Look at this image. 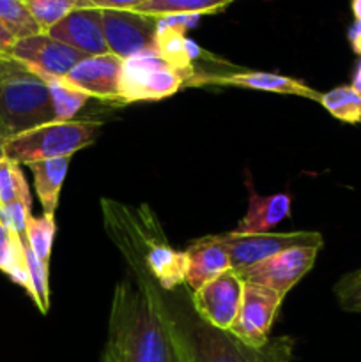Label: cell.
Wrapping results in <instances>:
<instances>
[{
  "label": "cell",
  "instance_id": "cell-10",
  "mask_svg": "<svg viewBox=\"0 0 361 362\" xmlns=\"http://www.w3.org/2000/svg\"><path fill=\"white\" fill-rule=\"evenodd\" d=\"M319 247H292L237 272L244 283L268 286L285 297L311 271Z\"/></svg>",
  "mask_w": 361,
  "mask_h": 362
},
{
  "label": "cell",
  "instance_id": "cell-14",
  "mask_svg": "<svg viewBox=\"0 0 361 362\" xmlns=\"http://www.w3.org/2000/svg\"><path fill=\"white\" fill-rule=\"evenodd\" d=\"M120 71H122V59L113 53L92 55L81 59L69 71L66 80L91 98L119 101Z\"/></svg>",
  "mask_w": 361,
  "mask_h": 362
},
{
  "label": "cell",
  "instance_id": "cell-38",
  "mask_svg": "<svg viewBox=\"0 0 361 362\" xmlns=\"http://www.w3.org/2000/svg\"><path fill=\"white\" fill-rule=\"evenodd\" d=\"M282 362H290V361H282Z\"/></svg>",
  "mask_w": 361,
  "mask_h": 362
},
{
  "label": "cell",
  "instance_id": "cell-7",
  "mask_svg": "<svg viewBox=\"0 0 361 362\" xmlns=\"http://www.w3.org/2000/svg\"><path fill=\"white\" fill-rule=\"evenodd\" d=\"M219 243L229 255L230 269L244 271L258 262L271 258L292 247H319L322 250L324 239L317 232H285L257 233V235H236L229 232L218 235Z\"/></svg>",
  "mask_w": 361,
  "mask_h": 362
},
{
  "label": "cell",
  "instance_id": "cell-2",
  "mask_svg": "<svg viewBox=\"0 0 361 362\" xmlns=\"http://www.w3.org/2000/svg\"><path fill=\"white\" fill-rule=\"evenodd\" d=\"M101 204L106 232L131 271L154 279L163 292H170L184 283V251L170 246L154 212L147 205L133 209L112 200H103Z\"/></svg>",
  "mask_w": 361,
  "mask_h": 362
},
{
  "label": "cell",
  "instance_id": "cell-8",
  "mask_svg": "<svg viewBox=\"0 0 361 362\" xmlns=\"http://www.w3.org/2000/svg\"><path fill=\"white\" fill-rule=\"evenodd\" d=\"M282 300L283 297L268 286L244 283L241 308L229 332L251 349H262L269 343V332Z\"/></svg>",
  "mask_w": 361,
  "mask_h": 362
},
{
  "label": "cell",
  "instance_id": "cell-4",
  "mask_svg": "<svg viewBox=\"0 0 361 362\" xmlns=\"http://www.w3.org/2000/svg\"><path fill=\"white\" fill-rule=\"evenodd\" d=\"M190 362H282L292 359V339L280 338L262 349L244 345L229 331H222L202 320L186 304L170 306Z\"/></svg>",
  "mask_w": 361,
  "mask_h": 362
},
{
  "label": "cell",
  "instance_id": "cell-1",
  "mask_svg": "<svg viewBox=\"0 0 361 362\" xmlns=\"http://www.w3.org/2000/svg\"><path fill=\"white\" fill-rule=\"evenodd\" d=\"M117 283L101 362H190L170 304L154 279Z\"/></svg>",
  "mask_w": 361,
  "mask_h": 362
},
{
  "label": "cell",
  "instance_id": "cell-17",
  "mask_svg": "<svg viewBox=\"0 0 361 362\" xmlns=\"http://www.w3.org/2000/svg\"><path fill=\"white\" fill-rule=\"evenodd\" d=\"M290 214V197L285 193L258 197L257 193H250V204L244 218L237 223L232 233L236 235H257V233H269L273 226L282 223Z\"/></svg>",
  "mask_w": 361,
  "mask_h": 362
},
{
  "label": "cell",
  "instance_id": "cell-25",
  "mask_svg": "<svg viewBox=\"0 0 361 362\" xmlns=\"http://www.w3.org/2000/svg\"><path fill=\"white\" fill-rule=\"evenodd\" d=\"M0 21L16 39L30 37L41 32L28 7L20 0H0Z\"/></svg>",
  "mask_w": 361,
  "mask_h": 362
},
{
  "label": "cell",
  "instance_id": "cell-19",
  "mask_svg": "<svg viewBox=\"0 0 361 362\" xmlns=\"http://www.w3.org/2000/svg\"><path fill=\"white\" fill-rule=\"evenodd\" d=\"M0 271L9 276L11 281L20 285L30 297H34L30 274H28L27 258H25L23 239L11 232L0 223Z\"/></svg>",
  "mask_w": 361,
  "mask_h": 362
},
{
  "label": "cell",
  "instance_id": "cell-27",
  "mask_svg": "<svg viewBox=\"0 0 361 362\" xmlns=\"http://www.w3.org/2000/svg\"><path fill=\"white\" fill-rule=\"evenodd\" d=\"M23 246H25V258H27V265H28V274H30L32 288H34V297H32V300H34L35 306L39 308V311H41L42 315H46L50 310L48 264L39 260L38 255L32 251V247L28 246V243L25 239H23Z\"/></svg>",
  "mask_w": 361,
  "mask_h": 362
},
{
  "label": "cell",
  "instance_id": "cell-6",
  "mask_svg": "<svg viewBox=\"0 0 361 362\" xmlns=\"http://www.w3.org/2000/svg\"><path fill=\"white\" fill-rule=\"evenodd\" d=\"M195 74L173 67L156 49L122 60L119 103L159 101L176 94Z\"/></svg>",
  "mask_w": 361,
  "mask_h": 362
},
{
  "label": "cell",
  "instance_id": "cell-13",
  "mask_svg": "<svg viewBox=\"0 0 361 362\" xmlns=\"http://www.w3.org/2000/svg\"><path fill=\"white\" fill-rule=\"evenodd\" d=\"M46 34L84 53L85 57L110 53L103 30V14L98 7H78L71 11Z\"/></svg>",
  "mask_w": 361,
  "mask_h": 362
},
{
  "label": "cell",
  "instance_id": "cell-11",
  "mask_svg": "<svg viewBox=\"0 0 361 362\" xmlns=\"http://www.w3.org/2000/svg\"><path fill=\"white\" fill-rule=\"evenodd\" d=\"M244 281L236 271L229 269L191 293V308L209 325L230 331L241 308Z\"/></svg>",
  "mask_w": 361,
  "mask_h": 362
},
{
  "label": "cell",
  "instance_id": "cell-3",
  "mask_svg": "<svg viewBox=\"0 0 361 362\" xmlns=\"http://www.w3.org/2000/svg\"><path fill=\"white\" fill-rule=\"evenodd\" d=\"M48 83L13 57L0 59V140L55 122Z\"/></svg>",
  "mask_w": 361,
  "mask_h": 362
},
{
  "label": "cell",
  "instance_id": "cell-20",
  "mask_svg": "<svg viewBox=\"0 0 361 362\" xmlns=\"http://www.w3.org/2000/svg\"><path fill=\"white\" fill-rule=\"evenodd\" d=\"M234 0H145L137 6L134 13L145 14L152 18L172 16V14H209L218 13L230 6Z\"/></svg>",
  "mask_w": 361,
  "mask_h": 362
},
{
  "label": "cell",
  "instance_id": "cell-36",
  "mask_svg": "<svg viewBox=\"0 0 361 362\" xmlns=\"http://www.w3.org/2000/svg\"><path fill=\"white\" fill-rule=\"evenodd\" d=\"M20 2H23L25 6H28V4H30V2H34V0H20Z\"/></svg>",
  "mask_w": 361,
  "mask_h": 362
},
{
  "label": "cell",
  "instance_id": "cell-15",
  "mask_svg": "<svg viewBox=\"0 0 361 362\" xmlns=\"http://www.w3.org/2000/svg\"><path fill=\"white\" fill-rule=\"evenodd\" d=\"M184 258H186L184 283L191 293L230 269L229 255L219 243L218 235L202 237L191 243L184 251Z\"/></svg>",
  "mask_w": 361,
  "mask_h": 362
},
{
  "label": "cell",
  "instance_id": "cell-9",
  "mask_svg": "<svg viewBox=\"0 0 361 362\" xmlns=\"http://www.w3.org/2000/svg\"><path fill=\"white\" fill-rule=\"evenodd\" d=\"M101 14L110 53L126 60L142 52L156 49L158 18L127 9H101Z\"/></svg>",
  "mask_w": 361,
  "mask_h": 362
},
{
  "label": "cell",
  "instance_id": "cell-12",
  "mask_svg": "<svg viewBox=\"0 0 361 362\" xmlns=\"http://www.w3.org/2000/svg\"><path fill=\"white\" fill-rule=\"evenodd\" d=\"M11 57L25 64L41 78H66L69 71L85 59L84 53L57 41L46 32L18 39L13 46Z\"/></svg>",
  "mask_w": 361,
  "mask_h": 362
},
{
  "label": "cell",
  "instance_id": "cell-18",
  "mask_svg": "<svg viewBox=\"0 0 361 362\" xmlns=\"http://www.w3.org/2000/svg\"><path fill=\"white\" fill-rule=\"evenodd\" d=\"M69 161L71 158H55L27 165L34 175L35 193H38L45 214H55Z\"/></svg>",
  "mask_w": 361,
  "mask_h": 362
},
{
  "label": "cell",
  "instance_id": "cell-22",
  "mask_svg": "<svg viewBox=\"0 0 361 362\" xmlns=\"http://www.w3.org/2000/svg\"><path fill=\"white\" fill-rule=\"evenodd\" d=\"M321 105L342 122H361V95L350 85H342L322 94Z\"/></svg>",
  "mask_w": 361,
  "mask_h": 362
},
{
  "label": "cell",
  "instance_id": "cell-28",
  "mask_svg": "<svg viewBox=\"0 0 361 362\" xmlns=\"http://www.w3.org/2000/svg\"><path fill=\"white\" fill-rule=\"evenodd\" d=\"M30 207L32 205L25 204V202H13L9 205H0V223L11 230V232L18 233L21 239H25L27 233V223L30 219Z\"/></svg>",
  "mask_w": 361,
  "mask_h": 362
},
{
  "label": "cell",
  "instance_id": "cell-5",
  "mask_svg": "<svg viewBox=\"0 0 361 362\" xmlns=\"http://www.w3.org/2000/svg\"><path fill=\"white\" fill-rule=\"evenodd\" d=\"M99 124L88 120L50 122L4 141V156L18 165L55 158H71L96 141Z\"/></svg>",
  "mask_w": 361,
  "mask_h": 362
},
{
  "label": "cell",
  "instance_id": "cell-32",
  "mask_svg": "<svg viewBox=\"0 0 361 362\" xmlns=\"http://www.w3.org/2000/svg\"><path fill=\"white\" fill-rule=\"evenodd\" d=\"M347 39L356 55H361V21H354L347 32Z\"/></svg>",
  "mask_w": 361,
  "mask_h": 362
},
{
  "label": "cell",
  "instance_id": "cell-35",
  "mask_svg": "<svg viewBox=\"0 0 361 362\" xmlns=\"http://www.w3.org/2000/svg\"><path fill=\"white\" fill-rule=\"evenodd\" d=\"M2 156H4V141L0 140V158H2Z\"/></svg>",
  "mask_w": 361,
  "mask_h": 362
},
{
  "label": "cell",
  "instance_id": "cell-21",
  "mask_svg": "<svg viewBox=\"0 0 361 362\" xmlns=\"http://www.w3.org/2000/svg\"><path fill=\"white\" fill-rule=\"evenodd\" d=\"M48 83L50 95H52L53 112L59 122H67L74 120V115L81 110V106L88 101L91 95L85 94L84 90L71 85L66 78H42Z\"/></svg>",
  "mask_w": 361,
  "mask_h": 362
},
{
  "label": "cell",
  "instance_id": "cell-23",
  "mask_svg": "<svg viewBox=\"0 0 361 362\" xmlns=\"http://www.w3.org/2000/svg\"><path fill=\"white\" fill-rule=\"evenodd\" d=\"M16 200L32 205L30 189H28L20 165L7 156H2L0 158V205H9Z\"/></svg>",
  "mask_w": 361,
  "mask_h": 362
},
{
  "label": "cell",
  "instance_id": "cell-24",
  "mask_svg": "<svg viewBox=\"0 0 361 362\" xmlns=\"http://www.w3.org/2000/svg\"><path fill=\"white\" fill-rule=\"evenodd\" d=\"M57 225H55V214H42L39 218L30 216L27 223V233H25V240L28 246L32 247L39 260L50 265V257H52V246L53 239H55Z\"/></svg>",
  "mask_w": 361,
  "mask_h": 362
},
{
  "label": "cell",
  "instance_id": "cell-29",
  "mask_svg": "<svg viewBox=\"0 0 361 362\" xmlns=\"http://www.w3.org/2000/svg\"><path fill=\"white\" fill-rule=\"evenodd\" d=\"M335 293L343 311L361 313V281L356 278L354 272L347 274L345 278L336 283Z\"/></svg>",
  "mask_w": 361,
  "mask_h": 362
},
{
  "label": "cell",
  "instance_id": "cell-31",
  "mask_svg": "<svg viewBox=\"0 0 361 362\" xmlns=\"http://www.w3.org/2000/svg\"><path fill=\"white\" fill-rule=\"evenodd\" d=\"M18 39L14 37L9 32V28L0 21V59L2 57H11V52H13V46Z\"/></svg>",
  "mask_w": 361,
  "mask_h": 362
},
{
  "label": "cell",
  "instance_id": "cell-30",
  "mask_svg": "<svg viewBox=\"0 0 361 362\" xmlns=\"http://www.w3.org/2000/svg\"><path fill=\"white\" fill-rule=\"evenodd\" d=\"M145 0H84V7H98V9H134Z\"/></svg>",
  "mask_w": 361,
  "mask_h": 362
},
{
  "label": "cell",
  "instance_id": "cell-26",
  "mask_svg": "<svg viewBox=\"0 0 361 362\" xmlns=\"http://www.w3.org/2000/svg\"><path fill=\"white\" fill-rule=\"evenodd\" d=\"M27 7L41 32H48L71 11L84 7V0H34Z\"/></svg>",
  "mask_w": 361,
  "mask_h": 362
},
{
  "label": "cell",
  "instance_id": "cell-37",
  "mask_svg": "<svg viewBox=\"0 0 361 362\" xmlns=\"http://www.w3.org/2000/svg\"><path fill=\"white\" fill-rule=\"evenodd\" d=\"M354 274H356V278L361 281V271H360V272H354Z\"/></svg>",
  "mask_w": 361,
  "mask_h": 362
},
{
  "label": "cell",
  "instance_id": "cell-16",
  "mask_svg": "<svg viewBox=\"0 0 361 362\" xmlns=\"http://www.w3.org/2000/svg\"><path fill=\"white\" fill-rule=\"evenodd\" d=\"M198 83H216V85H232V87L253 88V90L276 92V94H290L299 95V98L314 99L321 103L322 94L304 85L303 81L292 80L289 76L273 73H230L222 76H204L198 80Z\"/></svg>",
  "mask_w": 361,
  "mask_h": 362
},
{
  "label": "cell",
  "instance_id": "cell-34",
  "mask_svg": "<svg viewBox=\"0 0 361 362\" xmlns=\"http://www.w3.org/2000/svg\"><path fill=\"white\" fill-rule=\"evenodd\" d=\"M350 9H353L354 20L361 21V0H350Z\"/></svg>",
  "mask_w": 361,
  "mask_h": 362
},
{
  "label": "cell",
  "instance_id": "cell-33",
  "mask_svg": "<svg viewBox=\"0 0 361 362\" xmlns=\"http://www.w3.org/2000/svg\"><path fill=\"white\" fill-rule=\"evenodd\" d=\"M350 87L361 95V59L357 60L356 66H354L353 76H350Z\"/></svg>",
  "mask_w": 361,
  "mask_h": 362
}]
</instances>
